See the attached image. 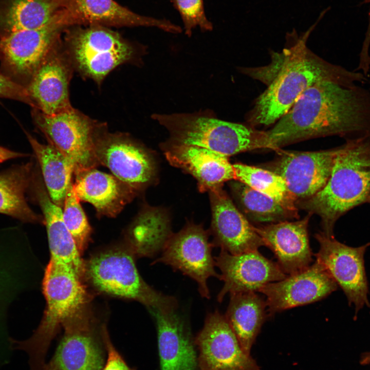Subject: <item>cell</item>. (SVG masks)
<instances>
[{"label":"cell","mask_w":370,"mask_h":370,"mask_svg":"<svg viewBox=\"0 0 370 370\" xmlns=\"http://www.w3.org/2000/svg\"><path fill=\"white\" fill-rule=\"evenodd\" d=\"M267 149L328 136L370 135V91L357 84L319 82L265 131Z\"/></svg>","instance_id":"6da1fadb"},{"label":"cell","mask_w":370,"mask_h":370,"mask_svg":"<svg viewBox=\"0 0 370 370\" xmlns=\"http://www.w3.org/2000/svg\"><path fill=\"white\" fill-rule=\"evenodd\" d=\"M317 23L289 48L276 53L267 66L249 68L247 75L265 82V90L255 100L248 116L250 126H269L276 123L291 108L308 88L323 81L345 84L363 83L364 75L332 64L318 57L306 45V41ZM255 128V127H254Z\"/></svg>","instance_id":"7a4b0ae2"},{"label":"cell","mask_w":370,"mask_h":370,"mask_svg":"<svg viewBox=\"0 0 370 370\" xmlns=\"http://www.w3.org/2000/svg\"><path fill=\"white\" fill-rule=\"evenodd\" d=\"M370 194V135L349 139L338 147L329 178L311 197L296 202L321 218L323 233L333 236L337 219L367 201Z\"/></svg>","instance_id":"3957f363"},{"label":"cell","mask_w":370,"mask_h":370,"mask_svg":"<svg viewBox=\"0 0 370 370\" xmlns=\"http://www.w3.org/2000/svg\"><path fill=\"white\" fill-rule=\"evenodd\" d=\"M83 278L69 266L49 260L42 281L46 307L41 322L30 337L12 340L13 350L27 355L29 370H41L50 344L64 322L87 305Z\"/></svg>","instance_id":"277c9868"},{"label":"cell","mask_w":370,"mask_h":370,"mask_svg":"<svg viewBox=\"0 0 370 370\" xmlns=\"http://www.w3.org/2000/svg\"><path fill=\"white\" fill-rule=\"evenodd\" d=\"M152 118L169 131V143L206 148L227 156L267 149L265 131L218 119L211 111L153 114Z\"/></svg>","instance_id":"5b68a950"},{"label":"cell","mask_w":370,"mask_h":370,"mask_svg":"<svg viewBox=\"0 0 370 370\" xmlns=\"http://www.w3.org/2000/svg\"><path fill=\"white\" fill-rule=\"evenodd\" d=\"M85 276L98 291L138 301L149 309L175 310L176 300L156 290L142 279L129 249L114 248L92 256L85 263Z\"/></svg>","instance_id":"8992f818"},{"label":"cell","mask_w":370,"mask_h":370,"mask_svg":"<svg viewBox=\"0 0 370 370\" xmlns=\"http://www.w3.org/2000/svg\"><path fill=\"white\" fill-rule=\"evenodd\" d=\"M65 49L74 69L100 84L118 66L133 62L134 46L119 33L103 26L91 25L67 31Z\"/></svg>","instance_id":"52a82bcc"},{"label":"cell","mask_w":370,"mask_h":370,"mask_svg":"<svg viewBox=\"0 0 370 370\" xmlns=\"http://www.w3.org/2000/svg\"><path fill=\"white\" fill-rule=\"evenodd\" d=\"M63 335L41 370H103L106 357L104 333L87 305L67 319Z\"/></svg>","instance_id":"ba28073f"},{"label":"cell","mask_w":370,"mask_h":370,"mask_svg":"<svg viewBox=\"0 0 370 370\" xmlns=\"http://www.w3.org/2000/svg\"><path fill=\"white\" fill-rule=\"evenodd\" d=\"M31 115L34 123L48 143L73 162L74 173L96 168L99 165L94 145L95 137L103 123L91 119L73 107L53 115L32 108Z\"/></svg>","instance_id":"9c48e42d"},{"label":"cell","mask_w":370,"mask_h":370,"mask_svg":"<svg viewBox=\"0 0 370 370\" xmlns=\"http://www.w3.org/2000/svg\"><path fill=\"white\" fill-rule=\"evenodd\" d=\"M66 27L54 16L45 26L0 38V72L26 88Z\"/></svg>","instance_id":"30bf717a"},{"label":"cell","mask_w":370,"mask_h":370,"mask_svg":"<svg viewBox=\"0 0 370 370\" xmlns=\"http://www.w3.org/2000/svg\"><path fill=\"white\" fill-rule=\"evenodd\" d=\"M94 151L99 164L137 191L154 177V162L147 151L127 134L109 132L104 123L95 137Z\"/></svg>","instance_id":"8fae6325"},{"label":"cell","mask_w":370,"mask_h":370,"mask_svg":"<svg viewBox=\"0 0 370 370\" xmlns=\"http://www.w3.org/2000/svg\"><path fill=\"white\" fill-rule=\"evenodd\" d=\"M212 247L202 226L189 224L179 232L171 235L161 255L153 264L163 263L180 270L197 283L202 297L209 299L207 280L211 276L220 278L214 269Z\"/></svg>","instance_id":"7c38bea8"},{"label":"cell","mask_w":370,"mask_h":370,"mask_svg":"<svg viewBox=\"0 0 370 370\" xmlns=\"http://www.w3.org/2000/svg\"><path fill=\"white\" fill-rule=\"evenodd\" d=\"M315 238L320 245L316 260L343 289L349 302L355 304L356 313L364 305L370 307L364 265V254L370 244L351 247L323 232L316 234Z\"/></svg>","instance_id":"4fadbf2b"},{"label":"cell","mask_w":370,"mask_h":370,"mask_svg":"<svg viewBox=\"0 0 370 370\" xmlns=\"http://www.w3.org/2000/svg\"><path fill=\"white\" fill-rule=\"evenodd\" d=\"M338 147L314 152H280L268 170L285 181L295 200L307 199L325 186L330 175Z\"/></svg>","instance_id":"5bb4252c"},{"label":"cell","mask_w":370,"mask_h":370,"mask_svg":"<svg viewBox=\"0 0 370 370\" xmlns=\"http://www.w3.org/2000/svg\"><path fill=\"white\" fill-rule=\"evenodd\" d=\"M73 70L60 41L47 54L26 87L31 107L49 115L72 109L69 85Z\"/></svg>","instance_id":"9a60e30c"},{"label":"cell","mask_w":370,"mask_h":370,"mask_svg":"<svg viewBox=\"0 0 370 370\" xmlns=\"http://www.w3.org/2000/svg\"><path fill=\"white\" fill-rule=\"evenodd\" d=\"M195 342L201 370H261L243 349L225 317L218 310L207 316Z\"/></svg>","instance_id":"2e32d148"},{"label":"cell","mask_w":370,"mask_h":370,"mask_svg":"<svg viewBox=\"0 0 370 370\" xmlns=\"http://www.w3.org/2000/svg\"><path fill=\"white\" fill-rule=\"evenodd\" d=\"M338 284L317 260L306 269L268 283L258 292L266 297L270 315L321 300L335 291Z\"/></svg>","instance_id":"e0dca14e"},{"label":"cell","mask_w":370,"mask_h":370,"mask_svg":"<svg viewBox=\"0 0 370 370\" xmlns=\"http://www.w3.org/2000/svg\"><path fill=\"white\" fill-rule=\"evenodd\" d=\"M224 282L217 296L221 302L230 294L258 291L265 285L285 279L286 275L276 263L262 255L258 250L232 254L221 250L215 257Z\"/></svg>","instance_id":"ac0fdd59"},{"label":"cell","mask_w":370,"mask_h":370,"mask_svg":"<svg viewBox=\"0 0 370 370\" xmlns=\"http://www.w3.org/2000/svg\"><path fill=\"white\" fill-rule=\"evenodd\" d=\"M57 15L66 27L82 24L146 26L172 33L182 32L180 27L168 20L139 15L113 0H63L62 8Z\"/></svg>","instance_id":"d6986e66"},{"label":"cell","mask_w":370,"mask_h":370,"mask_svg":"<svg viewBox=\"0 0 370 370\" xmlns=\"http://www.w3.org/2000/svg\"><path fill=\"white\" fill-rule=\"evenodd\" d=\"M214 244L232 254L258 250L265 244L246 217L219 188L210 191Z\"/></svg>","instance_id":"ffe728a7"},{"label":"cell","mask_w":370,"mask_h":370,"mask_svg":"<svg viewBox=\"0 0 370 370\" xmlns=\"http://www.w3.org/2000/svg\"><path fill=\"white\" fill-rule=\"evenodd\" d=\"M30 251L0 247V369L11 361L14 350L7 323L8 308L29 284Z\"/></svg>","instance_id":"44dd1931"},{"label":"cell","mask_w":370,"mask_h":370,"mask_svg":"<svg viewBox=\"0 0 370 370\" xmlns=\"http://www.w3.org/2000/svg\"><path fill=\"white\" fill-rule=\"evenodd\" d=\"M310 216L295 221L288 220L255 227L265 246L269 248L278 264L286 275L307 268L312 262L308 235Z\"/></svg>","instance_id":"7402d4cb"},{"label":"cell","mask_w":370,"mask_h":370,"mask_svg":"<svg viewBox=\"0 0 370 370\" xmlns=\"http://www.w3.org/2000/svg\"><path fill=\"white\" fill-rule=\"evenodd\" d=\"M29 188L32 190L43 213L47 233L50 260L68 265L84 276L85 263L64 223L63 209L50 199L38 168L33 169Z\"/></svg>","instance_id":"603a6c76"},{"label":"cell","mask_w":370,"mask_h":370,"mask_svg":"<svg viewBox=\"0 0 370 370\" xmlns=\"http://www.w3.org/2000/svg\"><path fill=\"white\" fill-rule=\"evenodd\" d=\"M165 145L169 162L193 176L201 191L216 190L225 182L235 180L233 164L224 154L194 145L169 142Z\"/></svg>","instance_id":"cb8c5ba5"},{"label":"cell","mask_w":370,"mask_h":370,"mask_svg":"<svg viewBox=\"0 0 370 370\" xmlns=\"http://www.w3.org/2000/svg\"><path fill=\"white\" fill-rule=\"evenodd\" d=\"M73 187L80 200L91 203L99 216L115 217L137 191L113 174L92 168L76 171Z\"/></svg>","instance_id":"d4e9b609"},{"label":"cell","mask_w":370,"mask_h":370,"mask_svg":"<svg viewBox=\"0 0 370 370\" xmlns=\"http://www.w3.org/2000/svg\"><path fill=\"white\" fill-rule=\"evenodd\" d=\"M149 309L156 322L161 370H195L196 354L184 320L175 310Z\"/></svg>","instance_id":"484cf974"},{"label":"cell","mask_w":370,"mask_h":370,"mask_svg":"<svg viewBox=\"0 0 370 370\" xmlns=\"http://www.w3.org/2000/svg\"><path fill=\"white\" fill-rule=\"evenodd\" d=\"M63 0H0V38L48 24Z\"/></svg>","instance_id":"4316f807"},{"label":"cell","mask_w":370,"mask_h":370,"mask_svg":"<svg viewBox=\"0 0 370 370\" xmlns=\"http://www.w3.org/2000/svg\"><path fill=\"white\" fill-rule=\"evenodd\" d=\"M225 318L248 355L266 320V301L255 292L230 294Z\"/></svg>","instance_id":"83f0119b"},{"label":"cell","mask_w":370,"mask_h":370,"mask_svg":"<svg viewBox=\"0 0 370 370\" xmlns=\"http://www.w3.org/2000/svg\"><path fill=\"white\" fill-rule=\"evenodd\" d=\"M26 134L39 163L48 194L55 205L63 208L66 195L72 183L75 165L52 144L41 143L28 133Z\"/></svg>","instance_id":"f1b7e54d"},{"label":"cell","mask_w":370,"mask_h":370,"mask_svg":"<svg viewBox=\"0 0 370 370\" xmlns=\"http://www.w3.org/2000/svg\"><path fill=\"white\" fill-rule=\"evenodd\" d=\"M171 235L169 219L164 211L147 207L128 229V247L138 256L152 257L162 250Z\"/></svg>","instance_id":"f546056e"},{"label":"cell","mask_w":370,"mask_h":370,"mask_svg":"<svg viewBox=\"0 0 370 370\" xmlns=\"http://www.w3.org/2000/svg\"><path fill=\"white\" fill-rule=\"evenodd\" d=\"M33 169V164L28 163L0 173V213L23 222H44L43 216L35 213L26 199Z\"/></svg>","instance_id":"4dcf8cb0"},{"label":"cell","mask_w":370,"mask_h":370,"mask_svg":"<svg viewBox=\"0 0 370 370\" xmlns=\"http://www.w3.org/2000/svg\"><path fill=\"white\" fill-rule=\"evenodd\" d=\"M231 187L246 215L255 222L274 224L298 216L297 211L288 209L239 181L232 182Z\"/></svg>","instance_id":"1f68e13d"},{"label":"cell","mask_w":370,"mask_h":370,"mask_svg":"<svg viewBox=\"0 0 370 370\" xmlns=\"http://www.w3.org/2000/svg\"><path fill=\"white\" fill-rule=\"evenodd\" d=\"M235 180L277 201L288 209L297 211L296 201L284 180L267 169L243 163L233 164Z\"/></svg>","instance_id":"d6a6232c"},{"label":"cell","mask_w":370,"mask_h":370,"mask_svg":"<svg viewBox=\"0 0 370 370\" xmlns=\"http://www.w3.org/2000/svg\"><path fill=\"white\" fill-rule=\"evenodd\" d=\"M72 183L66 195L63 207L64 223L82 254L90 239L91 228Z\"/></svg>","instance_id":"836d02e7"},{"label":"cell","mask_w":370,"mask_h":370,"mask_svg":"<svg viewBox=\"0 0 370 370\" xmlns=\"http://www.w3.org/2000/svg\"><path fill=\"white\" fill-rule=\"evenodd\" d=\"M182 20L185 33L190 36L198 27L202 31L212 30V23L207 18L203 0H171Z\"/></svg>","instance_id":"e575fe53"},{"label":"cell","mask_w":370,"mask_h":370,"mask_svg":"<svg viewBox=\"0 0 370 370\" xmlns=\"http://www.w3.org/2000/svg\"><path fill=\"white\" fill-rule=\"evenodd\" d=\"M0 98L18 101L31 106L26 88L0 72Z\"/></svg>","instance_id":"d590c367"},{"label":"cell","mask_w":370,"mask_h":370,"mask_svg":"<svg viewBox=\"0 0 370 370\" xmlns=\"http://www.w3.org/2000/svg\"><path fill=\"white\" fill-rule=\"evenodd\" d=\"M106 357L103 370H132L113 345L107 329L104 333Z\"/></svg>","instance_id":"8d00e7d4"},{"label":"cell","mask_w":370,"mask_h":370,"mask_svg":"<svg viewBox=\"0 0 370 370\" xmlns=\"http://www.w3.org/2000/svg\"><path fill=\"white\" fill-rule=\"evenodd\" d=\"M27 155H28L0 146V163L11 159L25 157Z\"/></svg>","instance_id":"74e56055"},{"label":"cell","mask_w":370,"mask_h":370,"mask_svg":"<svg viewBox=\"0 0 370 370\" xmlns=\"http://www.w3.org/2000/svg\"><path fill=\"white\" fill-rule=\"evenodd\" d=\"M360 363L363 365L370 364V352L366 353L362 355Z\"/></svg>","instance_id":"f35d334b"},{"label":"cell","mask_w":370,"mask_h":370,"mask_svg":"<svg viewBox=\"0 0 370 370\" xmlns=\"http://www.w3.org/2000/svg\"><path fill=\"white\" fill-rule=\"evenodd\" d=\"M367 202H370V194H369V197H368V199H367Z\"/></svg>","instance_id":"ab89813d"},{"label":"cell","mask_w":370,"mask_h":370,"mask_svg":"<svg viewBox=\"0 0 370 370\" xmlns=\"http://www.w3.org/2000/svg\"><path fill=\"white\" fill-rule=\"evenodd\" d=\"M369 91H370V90H369Z\"/></svg>","instance_id":"60d3db41"}]
</instances>
